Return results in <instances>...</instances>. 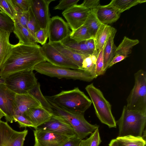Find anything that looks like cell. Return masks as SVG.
<instances>
[{
  "label": "cell",
  "mask_w": 146,
  "mask_h": 146,
  "mask_svg": "<svg viewBox=\"0 0 146 146\" xmlns=\"http://www.w3.org/2000/svg\"><path fill=\"white\" fill-rule=\"evenodd\" d=\"M101 142L99 129L98 128L91 133L89 138L82 140L80 146H99Z\"/></svg>",
  "instance_id": "d6a6232c"
},
{
  "label": "cell",
  "mask_w": 146,
  "mask_h": 146,
  "mask_svg": "<svg viewBox=\"0 0 146 146\" xmlns=\"http://www.w3.org/2000/svg\"><path fill=\"white\" fill-rule=\"evenodd\" d=\"M90 11L81 4H76L65 10L62 14L72 31L84 24Z\"/></svg>",
  "instance_id": "30bf717a"
},
{
  "label": "cell",
  "mask_w": 146,
  "mask_h": 146,
  "mask_svg": "<svg viewBox=\"0 0 146 146\" xmlns=\"http://www.w3.org/2000/svg\"><path fill=\"white\" fill-rule=\"evenodd\" d=\"M116 124L118 126V136L131 135L142 137L145 131L146 113L129 110L125 106Z\"/></svg>",
  "instance_id": "3957f363"
},
{
  "label": "cell",
  "mask_w": 146,
  "mask_h": 146,
  "mask_svg": "<svg viewBox=\"0 0 146 146\" xmlns=\"http://www.w3.org/2000/svg\"><path fill=\"white\" fill-rule=\"evenodd\" d=\"M11 33L0 29V69L9 55L13 44L9 41Z\"/></svg>",
  "instance_id": "7402d4cb"
},
{
  "label": "cell",
  "mask_w": 146,
  "mask_h": 146,
  "mask_svg": "<svg viewBox=\"0 0 146 146\" xmlns=\"http://www.w3.org/2000/svg\"><path fill=\"white\" fill-rule=\"evenodd\" d=\"M96 16L102 24L108 25L116 21L121 13L110 3L105 5H100L95 9Z\"/></svg>",
  "instance_id": "ac0fdd59"
},
{
  "label": "cell",
  "mask_w": 146,
  "mask_h": 146,
  "mask_svg": "<svg viewBox=\"0 0 146 146\" xmlns=\"http://www.w3.org/2000/svg\"><path fill=\"white\" fill-rule=\"evenodd\" d=\"M85 42L88 49L93 53V54L97 56L99 52L96 50L94 38L85 41Z\"/></svg>",
  "instance_id": "f6af8a7d"
},
{
  "label": "cell",
  "mask_w": 146,
  "mask_h": 146,
  "mask_svg": "<svg viewBox=\"0 0 146 146\" xmlns=\"http://www.w3.org/2000/svg\"><path fill=\"white\" fill-rule=\"evenodd\" d=\"M85 89L89 94L100 121L110 128H115L116 122L111 112V106L104 97L101 91L93 83L88 85Z\"/></svg>",
  "instance_id": "5b68a950"
},
{
  "label": "cell",
  "mask_w": 146,
  "mask_h": 146,
  "mask_svg": "<svg viewBox=\"0 0 146 146\" xmlns=\"http://www.w3.org/2000/svg\"><path fill=\"white\" fill-rule=\"evenodd\" d=\"M103 50V48L99 52L97 56L96 66V73L97 76L104 74L103 69L104 61Z\"/></svg>",
  "instance_id": "f35d334b"
},
{
  "label": "cell",
  "mask_w": 146,
  "mask_h": 146,
  "mask_svg": "<svg viewBox=\"0 0 146 146\" xmlns=\"http://www.w3.org/2000/svg\"><path fill=\"white\" fill-rule=\"evenodd\" d=\"M111 27L108 25H101L94 38L96 50L99 52L102 49L107 40Z\"/></svg>",
  "instance_id": "cb8c5ba5"
},
{
  "label": "cell",
  "mask_w": 146,
  "mask_h": 146,
  "mask_svg": "<svg viewBox=\"0 0 146 146\" xmlns=\"http://www.w3.org/2000/svg\"><path fill=\"white\" fill-rule=\"evenodd\" d=\"M29 17V11L27 12H16L14 21L18 23L27 28V24Z\"/></svg>",
  "instance_id": "60d3db41"
},
{
  "label": "cell",
  "mask_w": 146,
  "mask_h": 146,
  "mask_svg": "<svg viewBox=\"0 0 146 146\" xmlns=\"http://www.w3.org/2000/svg\"><path fill=\"white\" fill-rule=\"evenodd\" d=\"M82 140L76 135L69 138L62 146H80Z\"/></svg>",
  "instance_id": "ee69618b"
},
{
  "label": "cell",
  "mask_w": 146,
  "mask_h": 146,
  "mask_svg": "<svg viewBox=\"0 0 146 146\" xmlns=\"http://www.w3.org/2000/svg\"><path fill=\"white\" fill-rule=\"evenodd\" d=\"M14 21L9 16L0 11V29L11 33L13 32Z\"/></svg>",
  "instance_id": "1f68e13d"
},
{
  "label": "cell",
  "mask_w": 146,
  "mask_h": 146,
  "mask_svg": "<svg viewBox=\"0 0 146 146\" xmlns=\"http://www.w3.org/2000/svg\"><path fill=\"white\" fill-rule=\"evenodd\" d=\"M0 10L14 20L16 11L11 0H0Z\"/></svg>",
  "instance_id": "836d02e7"
},
{
  "label": "cell",
  "mask_w": 146,
  "mask_h": 146,
  "mask_svg": "<svg viewBox=\"0 0 146 146\" xmlns=\"http://www.w3.org/2000/svg\"><path fill=\"white\" fill-rule=\"evenodd\" d=\"M33 71H25L11 75L5 79V84L16 94L27 93L38 82Z\"/></svg>",
  "instance_id": "ba28073f"
},
{
  "label": "cell",
  "mask_w": 146,
  "mask_h": 146,
  "mask_svg": "<svg viewBox=\"0 0 146 146\" xmlns=\"http://www.w3.org/2000/svg\"><path fill=\"white\" fill-rule=\"evenodd\" d=\"M135 84L127 99V108L146 113V73L140 70L134 74Z\"/></svg>",
  "instance_id": "52a82bcc"
},
{
  "label": "cell",
  "mask_w": 146,
  "mask_h": 146,
  "mask_svg": "<svg viewBox=\"0 0 146 146\" xmlns=\"http://www.w3.org/2000/svg\"><path fill=\"white\" fill-rule=\"evenodd\" d=\"M16 93L9 89L5 84H0V108L5 114L7 121H14V102Z\"/></svg>",
  "instance_id": "2e32d148"
},
{
  "label": "cell",
  "mask_w": 146,
  "mask_h": 146,
  "mask_svg": "<svg viewBox=\"0 0 146 146\" xmlns=\"http://www.w3.org/2000/svg\"><path fill=\"white\" fill-rule=\"evenodd\" d=\"M44 97L50 105L53 113L61 117L68 122L74 129L76 135L81 139L99 128L98 125H92L87 121L84 117V114L66 111L57 105L48 96Z\"/></svg>",
  "instance_id": "277c9868"
},
{
  "label": "cell",
  "mask_w": 146,
  "mask_h": 146,
  "mask_svg": "<svg viewBox=\"0 0 146 146\" xmlns=\"http://www.w3.org/2000/svg\"><path fill=\"white\" fill-rule=\"evenodd\" d=\"M85 41L77 42L71 38L69 35L60 42L66 47L80 54L87 56L93 54L88 49Z\"/></svg>",
  "instance_id": "d4e9b609"
},
{
  "label": "cell",
  "mask_w": 146,
  "mask_h": 146,
  "mask_svg": "<svg viewBox=\"0 0 146 146\" xmlns=\"http://www.w3.org/2000/svg\"><path fill=\"white\" fill-rule=\"evenodd\" d=\"M31 8L40 29L48 31L50 19V3L54 0H31Z\"/></svg>",
  "instance_id": "4fadbf2b"
},
{
  "label": "cell",
  "mask_w": 146,
  "mask_h": 146,
  "mask_svg": "<svg viewBox=\"0 0 146 146\" xmlns=\"http://www.w3.org/2000/svg\"><path fill=\"white\" fill-rule=\"evenodd\" d=\"M116 31V30L115 28L111 27L108 37L103 48L104 74L108 68L109 64L114 56L116 47L114 44V38Z\"/></svg>",
  "instance_id": "44dd1931"
},
{
  "label": "cell",
  "mask_w": 146,
  "mask_h": 146,
  "mask_svg": "<svg viewBox=\"0 0 146 146\" xmlns=\"http://www.w3.org/2000/svg\"><path fill=\"white\" fill-rule=\"evenodd\" d=\"M16 12H27L31 7V0H11Z\"/></svg>",
  "instance_id": "d590c367"
},
{
  "label": "cell",
  "mask_w": 146,
  "mask_h": 146,
  "mask_svg": "<svg viewBox=\"0 0 146 146\" xmlns=\"http://www.w3.org/2000/svg\"><path fill=\"white\" fill-rule=\"evenodd\" d=\"M71 31L67 23L58 16L50 18L48 28L49 43L61 42Z\"/></svg>",
  "instance_id": "7c38bea8"
},
{
  "label": "cell",
  "mask_w": 146,
  "mask_h": 146,
  "mask_svg": "<svg viewBox=\"0 0 146 146\" xmlns=\"http://www.w3.org/2000/svg\"><path fill=\"white\" fill-rule=\"evenodd\" d=\"M33 124L35 129L48 121L52 117L53 113L42 107L30 109L23 114Z\"/></svg>",
  "instance_id": "d6986e66"
},
{
  "label": "cell",
  "mask_w": 146,
  "mask_h": 146,
  "mask_svg": "<svg viewBox=\"0 0 146 146\" xmlns=\"http://www.w3.org/2000/svg\"><path fill=\"white\" fill-rule=\"evenodd\" d=\"M27 129L18 131L13 129L7 121L0 120V146H23Z\"/></svg>",
  "instance_id": "9c48e42d"
},
{
  "label": "cell",
  "mask_w": 146,
  "mask_h": 146,
  "mask_svg": "<svg viewBox=\"0 0 146 146\" xmlns=\"http://www.w3.org/2000/svg\"><path fill=\"white\" fill-rule=\"evenodd\" d=\"M5 79L0 77V84H5Z\"/></svg>",
  "instance_id": "681fc988"
},
{
  "label": "cell",
  "mask_w": 146,
  "mask_h": 146,
  "mask_svg": "<svg viewBox=\"0 0 146 146\" xmlns=\"http://www.w3.org/2000/svg\"><path fill=\"white\" fill-rule=\"evenodd\" d=\"M70 36L71 38L78 42L86 41L94 38L85 25L71 31Z\"/></svg>",
  "instance_id": "4dcf8cb0"
},
{
  "label": "cell",
  "mask_w": 146,
  "mask_h": 146,
  "mask_svg": "<svg viewBox=\"0 0 146 146\" xmlns=\"http://www.w3.org/2000/svg\"><path fill=\"white\" fill-rule=\"evenodd\" d=\"M44 61H46L39 45L26 44L19 42L13 45L0 69V77L5 79L16 73L33 70L36 65Z\"/></svg>",
  "instance_id": "6da1fadb"
},
{
  "label": "cell",
  "mask_w": 146,
  "mask_h": 146,
  "mask_svg": "<svg viewBox=\"0 0 146 146\" xmlns=\"http://www.w3.org/2000/svg\"><path fill=\"white\" fill-rule=\"evenodd\" d=\"M29 17L27 24V28L35 37V33L40 28L35 18L31 7L29 11Z\"/></svg>",
  "instance_id": "8d00e7d4"
},
{
  "label": "cell",
  "mask_w": 146,
  "mask_h": 146,
  "mask_svg": "<svg viewBox=\"0 0 146 146\" xmlns=\"http://www.w3.org/2000/svg\"><path fill=\"white\" fill-rule=\"evenodd\" d=\"M95 9L90 10V13L84 24L86 26L94 38L102 24L96 16Z\"/></svg>",
  "instance_id": "83f0119b"
},
{
  "label": "cell",
  "mask_w": 146,
  "mask_h": 146,
  "mask_svg": "<svg viewBox=\"0 0 146 146\" xmlns=\"http://www.w3.org/2000/svg\"><path fill=\"white\" fill-rule=\"evenodd\" d=\"M45 109L52 113L53 111L50 105L44 96L40 89V83L38 82L28 92Z\"/></svg>",
  "instance_id": "f1b7e54d"
},
{
  "label": "cell",
  "mask_w": 146,
  "mask_h": 146,
  "mask_svg": "<svg viewBox=\"0 0 146 146\" xmlns=\"http://www.w3.org/2000/svg\"><path fill=\"white\" fill-rule=\"evenodd\" d=\"M41 50L46 61L54 66L73 69L78 67L61 54L49 43L41 47Z\"/></svg>",
  "instance_id": "5bb4252c"
},
{
  "label": "cell",
  "mask_w": 146,
  "mask_h": 146,
  "mask_svg": "<svg viewBox=\"0 0 146 146\" xmlns=\"http://www.w3.org/2000/svg\"><path fill=\"white\" fill-rule=\"evenodd\" d=\"M121 146H145L146 141L143 137L128 135L115 139Z\"/></svg>",
  "instance_id": "4316f807"
},
{
  "label": "cell",
  "mask_w": 146,
  "mask_h": 146,
  "mask_svg": "<svg viewBox=\"0 0 146 146\" xmlns=\"http://www.w3.org/2000/svg\"><path fill=\"white\" fill-rule=\"evenodd\" d=\"M33 70L41 74L58 79L65 78L90 82L94 78L89 74L80 69H73L56 66L44 61L36 65Z\"/></svg>",
  "instance_id": "8992f818"
},
{
  "label": "cell",
  "mask_w": 146,
  "mask_h": 146,
  "mask_svg": "<svg viewBox=\"0 0 146 146\" xmlns=\"http://www.w3.org/2000/svg\"><path fill=\"white\" fill-rule=\"evenodd\" d=\"M42 107L40 103L28 93L15 94L14 102V115H23L25 112L30 109Z\"/></svg>",
  "instance_id": "e0dca14e"
},
{
  "label": "cell",
  "mask_w": 146,
  "mask_h": 146,
  "mask_svg": "<svg viewBox=\"0 0 146 146\" xmlns=\"http://www.w3.org/2000/svg\"><path fill=\"white\" fill-rule=\"evenodd\" d=\"M36 128L53 131L69 138L76 135L68 122L61 117L54 113L48 121Z\"/></svg>",
  "instance_id": "9a60e30c"
},
{
  "label": "cell",
  "mask_w": 146,
  "mask_h": 146,
  "mask_svg": "<svg viewBox=\"0 0 146 146\" xmlns=\"http://www.w3.org/2000/svg\"><path fill=\"white\" fill-rule=\"evenodd\" d=\"M79 0H62L54 8V10H63L66 9L70 7L77 4Z\"/></svg>",
  "instance_id": "b9f144b4"
},
{
  "label": "cell",
  "mask_w": 146,
  "mask_h": 146,
  "mask_svg": "<svg viewBox=\"0 0 146 146\" xmlns=\"http://www.w3.org/2000/svg\"><path fill=\"white\" fill-rule=\"evenodd\" d=\"M90 56L84 59L82 63V69L89 74L95 79L98 77L96 73V66L92 62Z\"/></svg>",
  "instance_id": "e575fe53"
},
{
  "label": "cell",
  "mask_w": 146,
  "mask_h": 146,
  "mask_svg": "<svg viewBox=\"0 0 146 146\" xmlns=\"http://www.w3.org/2000/svg\"><path fill=\"white\" fill-rule=\"evenodd\" d=\"M126 57L124 56L120 55H115L109 64L108 68L111 67L114 64L124 59Z\"/></svg>",
  "instance_id": "bcb514c9"
},
{
  "label": "cell",
  "mask_w": 146,
  "mask_h": 146,
  "mask_svg": "<svg viewBox=\"0 0 146 146\" xmlns=\"http://www.w3.org/2000/svg\"><path fill=\"white\" fill-rule=\"evenodd\" d=\"M13 118L14 121L18 123L20 127H32L35 128L33 123L23 115H14Z\"/></svg>",
  "instance_id": "74e56055"
},
{
  "label": "cell",
  "mask_w": 146,
  "mask_h": 146,
  "mask_svg": "<svg viewBox=\"0 0 146 146\" xmlns=\"http://www.w3.org/2000/svg\"><path fill=\"white\" fill-rule=\"evenodd\" d=\"M100 1L99 0H86L81 5L90 10L96 9L100 5Z\"/></svg>",
  "instance_id": "7bdbcfd3"
},
{
  "label": "cell",
  "mask_w": 146,
  "mask_h": 146,
  "mask_svg": "<svg viewBox=\"0 0 146 146\" xmlns=\"http://www.w3.org/2000/svg\"><path fill=\"white\" fill-rule=\"evenodd\" d=\"M5 115L0 108V120L3 117H5Z\"/></svg>",
  "instance_id": "c3c4849f"
},
{
  "label": "cell",
  "mask_w": 146,
  "mask_h": 146,
  "mask_svg": "<svg viewBox=\"0 0 146 146\" xmlns=\"http://www.w3.org/2000/svg\"><path fill=\"white\" fill-rule=\"evenodd\" d=\"M48 97L60 107L75 113L84 114L92 104L91 100L78 87Z\"/></svg>",
  "instance_id": "7a4b0ae2"
},
{
  "label": "cell",
  "mask_w": 146,
  "mask_h": 146,
  "mask_svg": "<svg viewBox=\"0 0 146 146\" xmlns=\"http://www.w3.org/2000/svg\"><path fill=\"white\" fill-rule=\"evenodd\" d=\"M146 2L145 0H113L110 4L121 13L134 6Z\"/></svg>",
  "instance_id": "f546056e"
},
{
  "label": "cell",
  "mask_w": 146,
  "mask_h": 146,
  "mask_svg": "<svg viewBox=\"0 0 146 146\" xmlns=\"http://www.w3.org/2000/svg\"><path fill=\"white\" fill-rule=\"evenodd\" d=\"M139 42L137 39H132L125 36L121 43L116 47L114 56L120 55L127 57L131 53L133 47Z\"/></svg>",
  "instance_id": "484cf974"
},
{
  "label": "cell",
  "mask_w": 146,
  "mask_h": 146,
  "mask_svg": "<svg viewBox=\"0 0 146 146\" xmlns=\"http://www.w3.org/2000/svg\"><path fill=\"white\" fill-rule=\"evenodd\" d=\"M35 38L36 42L43 45L46 43L48 38V31L44 29H40L35 33Z\"/></svg>",
  "instance_id": "ab89813d"
},
{
  "label": "cell",
  "mask_w": 146,
  "mask_h": 146,
  "mask_svg": "<svg viewBox=\"0 0 146 146\" xmlns=\"http://www.w3.org/2000/svg\"><path fill=\"white\" fill-rule=\"evenodd\" d=\"M13 32L19 39V42L26 44H37L35 37L29 30L18 23L14 22Z\"/></svg>",
  "instance_id": "603a6c76"
},
{
  "label": "cell",
  "mask_w": 146,
  "mask_h": 146,
  "mask_svg": "<svg viewBox=\"0 0 146 146\" xmlns=\"http://www.w3.org/2000/svg\"><path fill=\"white\" fill-rule=\"evenodd\" d=\"M109 146H121L115 139L111 140L109 144Z\"/></svg>",
  "instance_id": "7dc6e473"
},
{
  "label": "cell",
  "mask_w": 146,
  "mask_h": 146,
  "mask_svg": "<svg viewBox=\"0 0 146 146\" xmlns=\"http://www.w3.org/2000/svg\"><path fill=\"white\" fill-rule=\"evenodd\" d=\"M66 58L82 70V63L84 59L89 56L80 54L66 47L60 42L49 43Z\"/></svg>",
  "instance_id": "ffe728a7"
},
{
  "label": "cell",
  "mask_w": 146,
  "mask_h": 146,
  "mask_svg": "<svg viewBox=\"0 0 146 146\" xmlns=\"http://www.w3.org/2000/svg\"><path fill=\"white\" fill-rule=\"evenodd\" d=\"M34 146H62L69 138L51 131L36 128L33 130Z\"/></svg>",
  "instance_id": "8fae6325"
}]
</instances>
